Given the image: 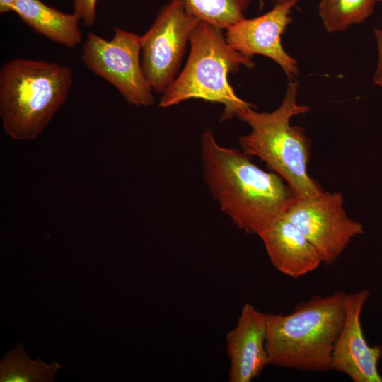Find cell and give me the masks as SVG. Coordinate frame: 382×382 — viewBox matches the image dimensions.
I'll return each mask as SVG.
<instances>
[{
    "label": "cell",
    "instance_id": "1",
    "mask_svg": "<svg viewBox=\"0 0 382 382\" xmlns=\"http://www.w3.org/2000/svg\"><path fill=\"white\" fill-rule=\"evenodd\" d=\"M200 157L204 180L221 210L246 233L258 236L297 199L282 177L242 150L220 145L210 129L202 135Z\"/></svg>",
    "mask_w": 382,
    "mask_h": 382
},
{
    "label": "cell",
    "instance_id": "2",
    "mask_svg": "<svg viewBox=\"0 0 382 382\" xmlns=\"http://www.w3.org/2000/svg\"><path fill=\"white\" fill-rule=\"evenodd\" d=\"M346 294L316 295L287 315L265 313L269 363L313 372L331 369L335 341L345 316Z\"/></svg>",
    "mask_w": 382,
    "mask_h": 382
},
{
    "label": "cell",
    "instance_id": "3",
    "mask_svg": "<svg viewBox=\"0 0 382 382\" xmlns=\"http://www.w3.org/2000/svg\"><path fill=\"white\" fill-rule=\"evenodd\" d=\"M298 83L290 81L281 105L272 112H257L249 107L237 117L250 127L239 138L241 150L263 161L268 168L282 177L297 198H306L323 191L308 173L311 140L303 128L290 124L292 117L310 108L296 101Z\"/></svg>",
    "mask_w": 382,
    "mask_h": 382
},
{
    "label": "cell",
    "instance_id": "4",
    "mask_svg": "<svg viewBox=\"0 0 382 382\" xmlns=\"http://www.w3.org/2000/svg\"><path fill=\"white\" fill-rule=\"evenodd\" d=\"M73 74L65 65L13 59L0 69V117L13 140L35 139L65 103Z\"/></svg>",
    "mask_w": 382,
    "mask_h": 382
},
{
    "label": "cell",
    "instance_id": "5",
    "mask_svg": "<svg viewBox=\"0 0 382 382\" xmlns=\"http://www.w3.org/2000/svg\"><path fill=\"white\" fill-rule=\"evenodd\" d=\"M222 30L199 22L190 37V51L185 66L162 93L160 107H170L190 99L218 103L224 106L221 121L255 106L240 98L228 81V74L238 71L241 66L253 67V59L233 50Z\"/></svg>",
    "mask_w": 382,
    "mask_h": 382
},
{
    "label": "cell",
    "instance_id": "6",
    "mask_svg": "<svg viewBox=\"0 0 382 382\" xmlns=\"http://www.w3.org/2000/svg\"><path fill=\"white\" fill-rule=\"evenodd\" d=\"M113 30L110 40L88 33L82 47V62L112 85L131 105H152L153 89L140 62L141 36L117 27Z\"/></svg>",
    "mask_w": 382,
    "mask_h": 382
},
{
    "label": "cell",
    "instance_id": "7",
    "mask_svg": "<svg viewBox=\"0 0 382 382\" xmlns=\"http://www.w3.org/2000/svg\"><path fill=\"white\" fill-rule=\"evenodd\" d=\"M199 21L187 12L183 0H170L141 36V66L153 91L163 93L175 80Z\"/></svg>",
    "mask_w": 382,
    "mask_h": 382
},
{
    "label": "cell",
    "instance_id": "8",
    "mask_svg": "<svg viewBox=\"0 0 382 382\" xmlns=\"http://www.w3.org/2000/svg\"><path fill=\"white\" fill-rule=\"evenodd\" d=\"M284 216L315 247L322 262L334 263L352 239L364 233L363 225L349 218L340 192H321L297 198Z\"/></svg>",
    "mask_w": 382,
    "mask_h": 382
},
{
    "label": "cell",
    "instance_id": "9",
    "mask_svg": "<svg viewBox=\"0 0 382 382\" xmlns=\"http://www.w3.org/2000/svg\"><path fill=\"white\" fill-rule=\"evenodd\" d=\"M296 3V0L278 2L263 15L240 20L226 29L227 43L248 58L255 54L270 58L291 81L299 74L298 63L284 49L282 35L292 22L291 10Z\"/></svg>",
    "mask_w": 382,
    "mask_h": 382
},
{
    "label": "cell",
    "instance_id": "10",
    "mask_svg": "<svg viewBox=\"0 0 382 382\" xmlns=\"http://www.w3.org/2000/svg\"><path fill=\"white\" fill-rule=\"evenodd\" d=\"M369 296L367 290L346 294L345 320L332 354L331 369L354 382H382L378 371L382 345L370 346L361 325V311Z\"/></svg>",
    "mask_w": 382,
    "mask_h": 382
},
{
    "label": "cell",
    "instance_id": "11",
    "mask_svg": "<svg viewBox=\"0 0 382 382\" xmlns=\"http://www.w3.org/2000/svg\"><path fill=\"white\" fill-rule=\"evenodd\" d=\"M266 336L265 313L248 303L244 304L236 326L226 337L230 382H250L270 364Z\"/></svg>",
    "mask_w": 382,
    "mask_h": 382
},
{
    "label": "cell",
    "instance_id": "12",
    "mask_svg": "<svg viewBox=\"0 0 382 382\" xmlns=\"http://www.w3.org/2000/svg\"><path fill=\"white\" fill-rule=\"evenodd\" d=\"M258 236L272 265L286 276L301 277L313 272L323 263L315 247L284 216Z\"/></svg>",
    "mask_w": 382,
    "mask_h": 382
},
{
    "label": "cell",
    "instance_id": "13",
    "mask_svg": "<svg viewBox=\"0 0 382 382\" xmlns=\"http://www.w3.org/2000/svg\"><path fill=\"white\" fill-rule=\"evenodd\" d=\"M13 12L35 33L51 41L74 48L81 41L79 16L64 13L40 0H16Z\"/></svg>",
    "mask_w": 382,
    "mask_h": 382
},
{
    "label": "cell",
    "instance_id": "14",
    "mask_svg": "<svg viewBox=\"0 0 382 382\" xmlns=\"http://www.w3.org/2000/svg\"><path fill=\"white\" fill-rule=\"evenodd\" d=\"M61 365L47 364L39 358L33 360L23 343L8 352L0 361L1 382H52Z\"/></svg>",
    "mask_w": 382,
    "mask_h": 382
},
{
    "label": "cell",
    "instance_id": "15",
    "mask_svg": "<svg viewBox=\"0 0 382 382\" xmlns=\"http://www.w3.org/2000/svg\"><path fill=\"white\" fill-rule=\"evenodd\" d=\"M376 4L375 0H320L318 13L327 32H342L366 21Z\"/></svg>",
    "mask_w": 382,
    "mask_h": 382
},
{
    "label": "cell",
    "instance_id": "16",
    "mask_svg": "<svg viewBox=\"0 0 382 382\" xmlns=\"http://www.w3.org/2000/svg\"><path fill=\"white\" fill-rule=\"evenodd\" d=\"M186 10L200 21L221 30L245 18L250 0H183Z\"/></svg>",
    "mask_w": 382,
    "mask_h": 382
},
{
    "label": "cell",
    "instance_id": "17",
    "mask_svg": "<svg viewBox=\"0 0 382 382\" xmlns=\"http://www.w3.org/2000/svg\"><path fill=\"white\" fill-rule=\"evenodd\" d=\"M98 0H72L74 13L87 27H93L96 21V4Z\"/></svg>",
    "mask_w": 382,
    "mask_h": 382
},
{
    "label": "cell",
    "instance_id": "18",
    "mask_svg": "<svg viewBox=\"0 0 382 382\" xmlns=\"http://www.w3.org/2000/svg\"><path fill=\"white\" fill-rule=\"evenodd\" d=\"M376 41L378 50V62L373 76V83L378 86L382 87V30L373 29Z\"/></svg>",
    "mask_w": 382,
    "mask_h": 382
},
{
    "label": "cell",
    "instance_id": "19",
    "mask_svg": "<svg viewBox=\"0 0 382 382\" xmlns=\"http://www.w3.org/2000/svg\"><path fill=\"white\" fill-rule=\"evenodd\" d=\"M16 0H0V13L13 11Z\"/></svg>",
    "mask_w": 382,
    "mask_h": 382
},
{
    "label": "cell",
    "instance_id": "20",
    "mask_svg": "<svg viewBox=\"0 0 382 382\" xmlns=\"http://www.w3.org/2000/svg\"><path fill=\"white\" fill-rule=\"evenodd\" d=\"M272 1H275L276 3H278V2L286 1H288V0H272Z\"/></svg>",
    "mask_w": 382,
    "mask_h": 382
},
{
    "label": "cell",
    "instance_id": "21",
    "mask_svg": "<svg viewBox=\"0 0 382 382\" xmlns=\"http://www.w3.org/2000/svg\"><path fill=\"white\" fill-rule=\"evenodd\" d=\"M376 3H382V0H375Z\"/></svg>",
    "mask_w": 382,
    "mask_h": 382
}]
</instances>
